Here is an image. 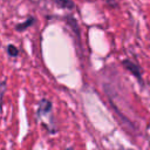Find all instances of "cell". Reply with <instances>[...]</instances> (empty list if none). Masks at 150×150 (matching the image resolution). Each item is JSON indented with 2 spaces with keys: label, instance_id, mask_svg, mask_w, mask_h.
<instances>
[{
  "label": "cell",
  "instance_id": "6da1fadb",
  "mask_svg": "<svg viewBox=\"0 0 150 150\" xmlns=\"http://www.w3.org/2000/svg\"><path fill=\"white\" fill-rule=\"evenodd\" d=\"M122 63H123V66H124V68L127 69V70H129L136 79H137V81L141 83V84H143V79H142V70H141V68H139V66H137L135 62H132L131 60H128V59H125V60H123L122 61Z\"/></svg>",
  "mask_w": 150,
  "mask_h": 150
},
{
  "label": "cell",
  "instance_id": "7a4b0ae2",
  "mask_svg": "<svg viewBox=\"0 0 150 150\" xmlns=\"http://www.w3.org/2000/svg\"><path fill=\"white\" fill-rule=\"evenodd\" d=\"M52 112V103L47 98H42L39 102V108H38V117H42L43 115L46 116L47 114Z\"/></svg>",
  "mask_w": 150,
  "mask_h": 150
},
{
  "label": "cell",
  "instance_id": "3957f363",
  "mask_svg": "<svg viewBox=\"0 0 150 150\" xmlns=\"http://www.w3.org/2000/svg\"><path fill=\"white\" fill-rule=\"evenodd\" d=\"M34 22H35V19H34L33 16H29V18H27L22 23L16 25V26H15V29H16V30H19V32H22V30L27 29L28 27L33 26V25H34Z\"/></svg>",
  "mask_w": 150,
  "mask_h": 150
},
{
  "label": "cell",
  "instance_id": "277c9868",
  "mask_svg": "<svg viewBox=\"0 0 150 150\" xmlns=\"http://www.w3.org/2000/svg\"><path fill=\"white\" fill-rule=\"evenodd\" d=\"M55 4L62 9H73L75 7L73 0H55Z\"/></svg>",
  "mask_w": 150,
  "mask_h": 150
},
{
  "label": "cell",
  "instance_id": "5b68a950",
  "mask_svg": "<svg viewBox=\"0 0 150 150\" xmlns=\"http://www.w3.org/2000/svg\"><path fill=\"white\" fill-rule=\"evenodd\" d=\"M7 54L12 57H16L18 54H19V50L14 45H8L7 46Z\"/></svg>",
  "mask_w": 150,
  "mask_h": 150
},
{
  "label": "cell",
  "instance_id": "8992f818",
  "mask_svg": "<svg viewBox=\"0 0 150 150\" xmlns=\"http://www.w3.org/2000/svg\"><path fill=\"white\" fill-rule=\"evenodd\" d=\"M108 4H109L110 6H114V7H116V6H117V5L115 4V1H114V0H109V1H108Z\"/></svg>",
  "mask_w": 150,
  "mask_h": 150
},
{
  "label": "cell",
  "instance_id": "52a82bcc",
  "mask_svg": "<svg viewBox=\"0 0 150 150\" xmlns=\"http://www.w3.org/2000/svg\"><path fill=\"white\" fill-rule=\"evenodd\" d=\"M66 150H74V149H73V148H67Z\"/></svg>",
  "mask_w": 150,
  "mask_h": 150
}]
</instances>
